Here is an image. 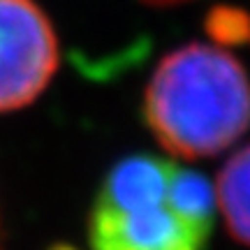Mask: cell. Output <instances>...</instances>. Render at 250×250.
Here are the masks:
<instances>
[{
  "label": "cell",
  "instance_id": "1",
  "mask_svg": "<svg viewBox=\"0 0 250 250\" xmlns=\"http://www.w3.org/2000/svg\"><path fill=\"white\" fill-rule=\"evenodd\" d=\"M144 121L169 153L190 160L215 155L250 127L248 72L220 46H179L146 86Z\"/></svg>",
  "mask_w": 250,
  "mask_h": 250
},
{
  "label": "cell",
  "instance_id": "2",
  "mask_svg": "<svg viewBox=\"0 0 250 250\" xmlns=\"http://www.w3.org/2000/svg\"><path fill=\"white\" fill-rule=\"evenodd\" d=\"M174 162L151 153L116 162L93 199L90 250H204L211 225L174 204Z\"/></svg>",
  "mask_w": 250,
  "mask_h": 250
},
{
  "label": "cell",
  "instance_id": "3",
  "mask_svg": "<svg viewBox=\"0 0 250 250\" xmlns=\"http://www.w3.org/2000/svg\"><path fill=\"white\" fill-rule=\"evenodd\" d=\"M58 70V37L35 0H0V114L30 104Z\"/></svg>",
  "mask_w": 250,
  "mask_h": 250
},
{
  "label": "cell",
  "instance_id": "4",
  "mask_svg": "<svg viewBox=\"0 0 250 250\" xmlns=\"http://www.w3.org/2000/svg\"><path fill=\"white\" fill-rule=\"evenodd\" d=\"M215 197L227 232L250 248V144L225 162L218 174Z\"/></svg>",
  "mask_w": 250,
  "mask_h": 250
},
{
  "label": "cell",
  "instance_id": "5",
  "mask_svg": "<svg viewBox=\"0 0 250 250\" xmlns=\"http://www.w3.org/2000/svg\"><path fill=\"white\" fill-rule=\"evenodd\" d=\"M144 2H151V5H169V2H179V0H144Z\"/></svg>",
  "mask_w": 250,
  "mask_h": 250
},
{
  "label": "cell",
  "instance_id": "6",
  "mask_svg": "<svg viewBox=\"0 0 250 250\" xmlns=\"http://www.w3.org/2000/svg\"><path fill=\"white\" fill-rule=\"evenodd\" d=\"M54 250H72V248H65V246H56Z\"/></svg>",
  "mask_w": 250,
  "mask_h": 250
}]
</instances>
